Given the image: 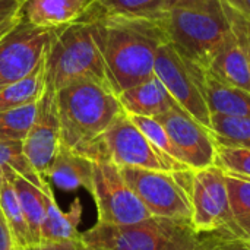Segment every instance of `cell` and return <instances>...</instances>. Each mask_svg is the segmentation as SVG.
Masks as SVG:
<instances>
[{"instance_id": "cell-1", "label": "cell", "mask_w": 250, "mask_h": 250, "mask_svg": "<svg viewBox=\"0 0 250 250\" xmlns=\"http://www.w3.org/2000/svg\"><path fill=\"white\" fill-rule=\"evenodd\" d=\"M103 53L110 86L116 94L154 75L158 48L168 41L160 19L89 16Z\"/></svg>"}, {"instance_id": "cell-2", "label": "cell", "mask_w": 250, "mask_h": 250, "mask_svg": "<svg viewBox=\"0 0 250 250\" xmlns=\"http://www.w3.org/2000/svg\"><path fill=\"white\" fill-rule=\"evenodd\" d=\"M234 237L224 231H198L188 218L149 217L127 226L97 223L81 233L94 250H217Z\"/></svg>"}, {"instance_id": "cell-3", "label": "cell", "mask_w": 250, "mask_h": 250, "mask_svg": "<svg viewBox=\"0 0 250 250\" xmlns=\"http://www.w3.org/2000/svg\"><path fill=\"white\" fill-rule=\"evenodd\" d=\"M60 144L89 158L92 146L125 111L119 95L105 83L79 81L56 92Z\"/></svg>"}, {"instance_id": "cell-4", "label": "cell", "mask_w": 250, "mask_h": 250, "mask_svg": "<svg viewBox=\"0 0 250 250\" xmlns=\"http://www.w3.org/2000/svg\"><path fill=\"white\" fill-rule=\"evenodd\" d=\"M161 22L168 41L186 59L205 67L231 29L221 0H171Z\"/></svg>"}, {"instance_id": "cell-5", "label": "cell", "mask_w": 250, "mask_h": 250, "mask_svg": "<svg viewBox=\"0 0 250 250\" xmlns=\"http://www.w3.org/2000/svg\"><path fill=\"white\" fill-rule=\"evenodd\" d=\"M79 81H95L110 86L95 26L85 19L62 26L45 56L47 89L57 92Z\"/></svg>"}, {"instance_id": "cell-6", "label": "cell", "mask_w": 250, "mask_h": 250, "mask_svg": "<svg viewBox=\"0 0 250 250\" xmlns=\"http://www.w3.org/2000/svg\"><path fill=\"white\" fill-rule=\"evenodd\" d=\"M89 158L92 161L110 160L119 167H138L155 171L174 173L190 170L185 164L157 149L126 111H123L101 135L92 146Z\"/></svg>"}, {"instance_id": "cell-7", "label": "cell", "mask_w": 250, "mask_h": 250, "mask_svg": "<svg viewBox=\"0 0 250 250\" xmlns=\"http://www.w3.org/2000/svg\"><path fill=\"white\" fill-rule=\"evenodd\" d=\"M120 171L152 217L190 220L192 170L168 173L120 167Z\"/></svg>"}, {"instance_id": "cell-8", "label": "cell", "mask_w": 250, "mask_h": 250, "mask_svg": "<svg viewBox=\"0 0 250 250\" xmlns=\"http://www.w3.org/2000/svg\"><path fill=\"white\" fill-rule=\"evenodd\" d=\"M190 204V221L198 231H224L246 242L233 218L224 171L218 166L192 170Z\"/></svg>"}, {"instance_id": "cell-9", "label": "cell", "mask_w": 250, "mask_h": 250, "mask_svg": "<svg viewBox=\"0 0 250 250\" xmlns=\"http://www.w3.org/2000/svg\"><path fill=\"white\" fill-rule=\"evenodd\" d=\"M91 195L101 224L127 226L152 217L123 179L120 167L110 160L94 161Z\"/></svg>"}, {"instance_id": "cell-10", "label": "cell", "mask_w": 250, "mask_h": 250, "mask_svg": "<svg viewBox=\"0 0 250 250\" xmlns=\"http://www.w3.org/2000/svg\"><path fill=\"white\" fill-rule=\"evenodd\" d=\"M60 28H41L23 18L0 38V89L31 75L45 59Z\"/></svg>"}, {"instance_id": "cell-11", "label": "cell", "mask_w": 250, "mask_h": 250, "mask_svg": "<svg viewBox=\"0 0 250 250\" xmlns=\"http://www.w3.org/2000/svg\"><path fill=\"white\" fill-rule=\"evenodd\" d=\"M154 75L183 110L211 129V113L196 83L192 64L170 41L164 42L157 51Z\"/></svg>"}, {"instance_id": "cell-12", "label": "cell", "mask_w": 250, "mask_h": 250, "mask_svg": "<svg viewBox=\"0 0 250 250\" xmlns=\"http://www.w3.org/2000/svg\"><path fill=\"white\" fill-rule=\"evenodd\" d=\"M155 119L167 130L185 166L190 170H201L215 164V141L211 130L193 119L186 110L174 105Z\"/></svg>"}, {"instance_id": "cell-13", "label": "cell", "mask_w": 250, "mask_h": 250, "mask_svg": "<svg viewBox=\"0 0 250 250\" xmlns=\"http://www.w3.org/2000/svg\"><path fill=\"white\" fill-rule=\"evenodd\" d=\"M60 148V119L56 92L44 88L34 123L22 141V149L38 176L47 182V173Z\"/></svg>"}, {"instance_id": "cell-14", "label": "cell", "mask_w": 250, "mask_h": 250, "mask_svg": "<svg viewBox=\"0 0 250 250\" xmlns=\"http://www.w3.org/2000/svg\"><path fill=\"white\" fill-rule=\"evenodd\" d=\"M226 10L231 22V29L207 67H209L220 79L250 92V63L248 56L250 22L227 6Z\"/></svg>"}, {"instance_id": "cell-15", "label": "cell", "mask_w": 250, "mask_h": 250, "mask_svg": "<svg viewBox=\"0 0 250 250\" xmlns=\"http://www.w3.org/2000/svg\"><path fill=\"white\" fill-rule=\"evenodd\" d=\"M190 64L196 83L202 92L209 113H218L234 117H250L249 91L220 79L215 73L211 72L209 67L201 66L193 62H190Z\"/></svg>"}, {"instance_id": "cell-16", "label": "cell", "mask_w": 250, "mask_h": 250, "mask_svg": "<svg viewBox=\"0 0 250 250\" xmlns=\"http://www.w3.org/2000/svg\"><path fill=\"white\" fill-rule=\"evenodd\" d=\"M117 95L123 110L133 116L157 117L174 105H179L155 75Z\"/></svg>"}, {"instance_id": "cell-17", "label": "cell", "mask_w": 250, "mask_h": 250, "mask_svg": "<svg viewBox=\"0 0 250 250\" xmlns=\"http://www.w3.org/2000/svg\"><path fill=\"white\" fill-rule=\"evenodd\" d=\"M94 0H25L22 18L41 28H62L78 22Z\"/></svg>"}, {"instance_id": "cell-18", "label": "cell", "mask_w": 250, "mask_h": 250, "mask_svg": "<svg viewBox=\"0 0 250 250\" xmlns=\"http://www.w3.org/2000/svg\"><path fill=\"white\" fill-rule=\"evenodd\" d=\"M42 192H44L45 212H44V220L41 226V243L81 239V233L78 231V227L82 218L81 201L76 198L70 209L64 212L59 208L56 202L50 182L44 183Z\"/></svg>"}, {"instance_id": "cell-19", "label": "cell", "mask_w": 250, "mask_h": 250, "mask_svg": "<svg viewBox=\"0 0 250 250\" xmlns=\"http://www.w3.org/2000/svg\"><path fill=\"white\" fill-rule=\"evenodd\" d=\"M94 161L60 144V148L47 173V182H53L62 190L78 188L92 190Z\"/></svg>"}, {"instance_id": "cell-20", "label": "cell", "mask_w": 250, "mask_h": 250, "mask_svg": "<svg viewBox=\"0 0 250 250\" xmlns=\"http://www.w3.org/2000/svg\"><path fill=\"white\" fill-rule=\"evenodd\" d=\"M4 174L10 179V182L15 186L23 217L26 220L31 239L34 246H38L41 243V226L44 220L45 212V202H44V192L41 188L35 186L21 174H18L10 167H4Z\"/></svg>"}, {"instance_id": "cell-21", "label": "cell", "mask_w": 250, "mask_h": 250, "mask_svg": "<svg viewBox=\"0 0 250 250\" xmlns=\"http://www.w3.org/2000/svg\"><path fill=\"white\" fill-rule=\"evenodd\" d=\"M171 0H94L83 18L89 16H126L160 19Z\"/></svg>"}, {"instance_id": "cell-22", "label": "cell", "mask_w": 250, "mask_h": 250, "mask_svg": "<svg viewBox=\"0 0 250 250\" xmlns=\"http://www.w3.org/2000/svg\"><path fill=\"white\" fill-rule=\"evenodd\" d=\"M45 88V59L26 78L0 89V113L37 103Z\"/></svg>"}, {"instance_id": "cell-23", "label": "cell", "mask_w": 250, "mask_h": 250, "mask_svg": "<svg viewBox=\"0 0 250 250\" xmlns=\"http://www.w3.org/2000/svg\"><path fill=\"white\" fill-rule=\"evenodd\" d=\"M0 207L6 217V221L10 229V233H12L16 248L23 249L28 246H34L26 220L23 217V212H22L16 190H15V186L7 176H6L4 183L0 188Z\"/></svg>"}, {"instance_id": "cell-24", "label": "cell", "mask_w": 250, "mask_h": 250, "mask_svg": "<svg viewBox=\"0 0 250 250\" xmlns=\"http://www.w3.org/2000/svg\"><path fill=\"white\" fill-rule=\"evenodd\" d=\"M209 130L218 145L250 148V117L211 113Z\"/></svg>"}, {"instance_id": "cell-25", "label": "cell", "mask_w": 250, "mask_h": 250, "mask_svg": "<svg viewBox=\"0 0 250 250\" xmlns=\"http://www.w3.org/2000/svg\"><path fill=\"white\" fill-rule=\"evenodd\" d=\"M233 218L250 243V177L224 171Z\"/></svg>"}, {"instance_id": "cell-26", "label": "cell", "mask_w": 250, "mask_h": 250, "mask_svg": "<svg viewBox=\"0 0 250 250\" xmlns=\"http://www.w3.org/2000/svg\"><path fill=\"white\" fill-rule=\"evenodd\" d=\"M40 101V100H38ZM38 101L0 113V138L23 141L34 123Z\"/></svg>"}, {"instance_id": "cell-27", "label": "cell", "mask_w": 250, "mask_h": 250, "mask_svg": "<svg viewBox=\"0 0 250 250\" xmlns=\"http://www.w3.org/2000/svg\"><path fill=\"white\" fill-rule=\"evenodd\" d=\"M10 167L18 174L34 183L35 186L41 188L44 186V180L38 176V173L32 168V166L28 163L21 141H10L0 138V168Z\"/></svg>"}, {"instance_id": "cell-28", "label": "cell", "mask_w": 250, "mask_h": 250, "mask_svg": "<svg viewBox=\"0 0 250 250\" xmlns=\"http://www.w3.org/2000/svg\"><path fill=\"white\" fill-rule=\"evenodd\" d=\"M129 117L132 119V122L139 127V130L146 136V139L161 152H164L166 155L171 157L173 160L179 161L183 164L182 161V155L179 152V149L176 148V145L173 144V141L170 139L167 130L164 129V126L155 119V117H145V116H133L129 114ZM188 167V166H186Z\"/></svg>"}, {"instance_id": "cell-29", "label": "cell", "mask_w": 250, "mask_h": 250, "mask_svg": "<svg viewBox=\"0 0 250 250\" xmlns=\"http://www.w3.org/2000/svg\"><path fill=\"white\" fill-rule=\"evenodd\" d=\"M215 166L223 171L250 177V148L224 146L215 144Z\"/></svg>"}, {"instance_id": "cell-30", "label": "cell", "mask_w": 250, "mask_h": 250, "mask_svg": "<svg viewBox=\"0 0 250 250\" xmlns=\"http://www.w3.org/2000/svg\"><path fill=\"white\" fill-rule=\"evenodd\" d=\"M23 1L25 0H0V38L22 19Z\"/></svg>"}, {"instance_id": "cell-31", "label": "cell", "mask_w": 250, "mask_h": 250, "mask_svg": "<svg viewBox=\"0 0 250 250\" xmlns=\"http://www.w3.org/2000/svg\"><path fill=\"white\" fill-rule=\"evenodd\" d=\"M38 250H88V246L81 240H62V242H47L38 245Z\"/></svg>"}, {"instance_id": "cell-32", "label": "cell", "mask_w": 250, "mask_h": 250, "mask_svg": "<svg viewBox=\"0 0 250 250\" xmlns=\"http://www.w3.org/2000/svg\"><path fill=\"white\" fill-rule=\"evenodd\" d=\"M0 250H18L13 242L10 229L7 226L6 217L1 211V207H0Z\"/></svg>"}, {"instance_id": "cell-33", "label": "cell", "mask_w": 250, "mask_h": 250, "mask_svg": "<svg viewBox=\"0 0 250 250\" xmlns=\"http://www.w3.org/2000/svg\"><path fill=\"white\" fill-rule=\"evenodd\" d=\"M229 9L250 21V0H221Z\"/></svg>"}, {"instance_id": "cell-34", "label": "cell", "mask_w": 250, "mask_h": 250, "mask_svg": "<svg viewBox=\"0 0 250 250\" xmlns=\"http://www.w3.org/2000/svg\"><path fill=\"white\" fill-rule=\"evenodd\" d=\"M217 250H250V243L233 239V240H229L224 245H221Z\"/></svg>"}, {"instance_id": "cell-35", "label": "cell", "mask_w": 250, "mask_h": 250, "mask_svg": "<svg viewBox=\"0 0 250 250\" xmlns=\"http://www.w3.org/2000/svg\"><path fill=\"white\" fill-rule=\"evenodd\" d=\"M4 180H6V176H4V171L0 168V188H1V185L4 183Z\"/></svg>"}, {"instance_id": "cell-36", "label": "cell", "mask_w": 250, "mask_h": 250, "mask_svg": "<svg viewBox=\"0 0 250 250\" xmlns=\"http://www.w3.org/2000/svg\"><path fill=\"white\" fill-rule=\"evenodd\" d=\"M248 56H249V63H250V31H249V38H248Z\"/></svg>"}, {"instance_id": "cell-37", "label": "cell", "mask_w": 250, "mask_h": 250, "mask_svg": "<svg viewBox=\"0 0 250 250\" xmlns=\"http://www.w3.org/2000/svg\"><path fill=\"white\" fill-rule=\"evenodd\" d=\"M18 250H38V246H28V248H23V249H18Z\"/></svg>"}, {"instance_id": "cell-38", "label": "cell", "mask_w": 250, "mask_h": 250, "mask_svg": "<svg viewBox=\"0 0 250 250\" xmlns=\"http://www.w3.org/2000/svg\"><path fill=\"white\" fill-rule=\"evenodd\" d=\"M88 250H94V249H91V248H88Z\"/></svg>"}]
</instances>
